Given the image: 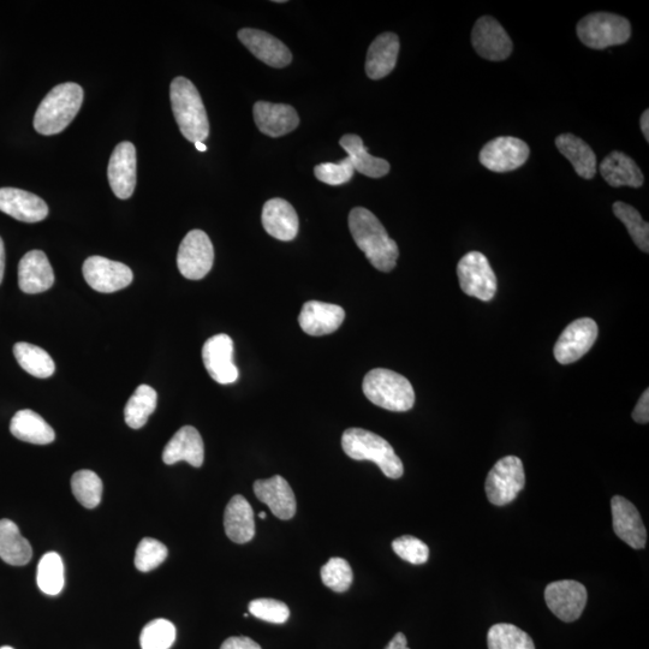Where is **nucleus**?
<instances>
[{"label":"nucleus","mask_w":649,"mask_h":649,"mask_svg":"<svg viewBox=\"0 0 649 649\" xmlns=\"http://www.w3.org/2000/svg\"><path fill=\"white\" fill-rule=\"evenodd\" d=\"M600 172L604 180L615 188H640L645 182L639 166L622 152L609 154L600 164Z\"/></svg>","instance_id":"nucleus-28"},{"label":"nucleus","mask_w":649,"mask_h":649,"mask_svg":"<svg viewBox=\"0 0 649 649\" xmlns=\"http://www.w3.org/2000/svg\"><path fill=\"white\" fill-rule=\"evenodd\" d=\"M531 150L525 141L512 136H502L488 142L480 152V163L486 169L499 172L515 171L525 165Z\"/></svg>","instance_id":"nucleus-12"},{"label":"nucleus","mask_w":649,"mask_h":649,"mask_svg":"<svg viewBox=\"0 0 649 649\" xmlns=\"http://www.w3.org/2000/svg\"><path fill=\"white\" fill-rule=\"evenodd\" d=\"M321 580L333 592H347L353 583L354 574L350 564L343 558L333 557L321 568Z\"/></svg>","instance_id":"nucleus-40"},{"label":"nucleus","mask_w":649,"mask_h":649,"mask_svg":"<svg viewBox=\"0 0 649 649\" xmlns=\"http://www.w3.org/2000/svg\"><path fill=\"white\" fill-rule=\"evenodd\" d=\"M14 355L19 365L35 378L47 379L56 371L55 361L37 345L20 342L14 347Z\"/></svg>","instance_id":"nucleus-33"},{"label":"nucleus","mask_w":649,"mask_h":649,"mask_svg":"<svg viewBox=\"0 0 649 649\" xmlns=\"http://www.w3.org/2000/svg\"><path fill=\"white\" fill-rule=\"evenodd\" d=\"M349 229L357 247L375 269L381 272L395 269L400 250L371 211L363 207L354 208L349 214Z\"/></svg>","instance_id":"nucleus-1"},{"label":"nucleus","mask_w":649,"mask_h":649,"mask_svg":"<svg viewBox=\"0 0 649 649\" xmlns=\"http://www.w3.org/2000/svg\"><path fill=\"white\" fill-rule=\"evenodd\" d=\"M0 211L23 223H39L49 216L43 199L17 188H0Z\"/></svg>","instance_id":"nucleus-20"},{"label":"nucleus","mask_w":649,"mask_h":649,"mask_svg":"<svg viewBox=\"0 0 649 649\" xmlns=\"http://www.w3.org/2000/svg\"><path fill=\"white\" fill-rule=\"evenodd\" d=\"M488 649H535L532 637L516 625L500 623L488 631Z\"/></svg>","instance_id":"nucleus-36"},{"label":"nucleus","mask_w":649,"mask_h":649,"mask_svg":"<svg viewBox=\"0 0 649 649\" xmlns=\"http://www.w3.org/2000/svg\"><path fill=\"white\" fill-rule=\"evenodd\" d=\"M526 485L525 468L520 458L506 456L494 464L488 473L485 490L493 505L503 506L514 502Z\"/></svg>","instance_id":"nucleus-7"},{"label":"nucleus","mask_w":649,"mask_h":649,"mask_svg":"<svg viewBox=\"0 0 649 649\" xmlns=\"http://www.w3.org/2000/svg\"><path fill=\"white\" fill-rule=\"evenodd\" d=\"M615 216L627 228L629 235L633 238L634 243L642 252H649V225L642 219L639 211L633 206L618 201L612 207Z\"/></svg>","instance_id":"nucleus-38"},{"label":"nucleus","mask_w":649,"mask_h":649,"mask_svg":"<svg viewBox=\"0 0 649 649\" xmlns=\"http://www.w3.org/2000/svg\"><path fill=\"white\" fill-rule=\"evenodd\" d=\"M136 148L124 141L113 151L107 169L110 187L118 199L132 198L136 187Z\"/></svg>","instance_id":"nucleus-16"},{"label":"nucleus","mask_w":649,"mask_h":649,"mask_svg":"<svg viewBox=\"0 0 649 649\" xmlns=\"http://www.w3.org/2000/svg\"><path fill=\"white\" fill-rule=\"evenodd\" d=\"M583 45L594 50L627 43L631 37V26L622 16L609 13H594L583 17L576 28Z\"/></svg>","instance_id":"nucleus-6"},{"label":"nucleus","mask_w":649,"mask_h":649,"mask_svg":"<svg viewBox=\"0 0 649 649\" xmlns=\"http://www.w3.org/2000/svg\"><path fill=\"white\" fill-rule=\"evenodd\" d=\"M386 649H410L408 647L407 637L402 633H398L387 645Z\"/></svg>","instance_id":"nucleus-47"},{"label":"nucleus","mask_w":649,"mask_h":649,"mask_svg":"<svg viewBox=\"0 0 649 649\" xmlns=\"http://www.w3.org/2000/svg\"><path fill=\"white\" fill-rule=\"evenodd\" d=\"M238 39L259 59L272 68H285L293 61V55L281 40L259 29L244 28L238 32Z\"/></svg>","instance_id":"nucleus-18"},{"label":"nucleus","mask_w":649,"mask_h":649,"mask_svg":"<svg viewBox=\"0 0 649 649\" xmlns=\"http://www.w3.org/2000/svg\"><path fill=\"white\" fill-rule=\"evenodd\" d=\"M249 612L261 621L283 624L290 617V610L282 601L275 599H256L249 604Z\"/></svg>","instance_id":"nucleus-43"},{"label":"nucleus","mask_w":649,"mask_h":649,"mask_svg":"<svg viewBox=\"0 0 649 649\" xmlns=\"http://www.w3.org/2000/svg\"><path fill=\"white\" fill-rule=\"evenodd\" d=\"M587 589L582 583L563 580L551 583L545 589V600L553 615L563 622H575L587 605Z\"/></svg>","instance_id":"nucleus-13"},{"label":"nucleus","mask_w":649,"mask_h":649,"mask_svg":"<svg viewBox=\"0 0 649 649\" xmlns=\"http://www.w3.org/2000/svg\"><path fill=\"white\" fill-rule=\"evenodd\" d=\"M457 277L464 294L484 302L493 300L498 282L486 256L470 252L463 256L457 266Z\"/></svg>","instance_id":"nucleus-8"},{"label":"nucleus","mask_w":649,"mask_h":649,"mask_svg":"<svg viewBox=\"0 0 649 649\" xmlns=\"http://www.w3.org/2000/svg\"><path fill=\"white\" fill-rule=\"evenodd\" d=\"M234 351V341L225 333L207 339L202 348L206 371L220 385L234 384L240 377L234 362Z\"/></svg>","instance_id":"nucleus-14"},{"label":"nucleus","mask_w":649,"mask_h":649,"mask_svg":"<svg viewBox=\"0 0 649 649\" xmlns=\"http://www.w3.org/2000/svg\"><path fill=\"white\" fill-rule=\"evenodd\" d=\"M71 490L81 505L94 509L103 497V482L92 470H79L71 478Z\"/></svg>","instance_id":"nucleus-37"},{"label":"nucleus","mask_w":649,"mask_h":649,"mask_svg":"<svg viewBox=\"0 0 649 649\" xmlns=\"http://www.w3.org/2000/svg\"><path fill=\"white\" fill-rule=\"evenodd\" d=\"M640 125H641L642 134L643 136H645V139L648 142L649 141V111L648 110L642 113L640 119Z\"/></svg>","instance_id":"nucleus-48"},{"label":"nucleus","mask_w":649,"mask_h":649,"mask_svg":"<svg viewBox=\"0 0 649 649\" xmlns=\"http://www.w3.org/2000/svg\"><path fill=\"white\" fill-rule=\"evenodd\" d=\"M344 319L345 312L342 307L332 303L309 301L302 307L299 323L307 335L320 337L336 332Z\"/></svg>","instance_id":"nucleus-22"},{"label":"nucleus","mask_w":649,"mask_h":649,"mask_svg":"<svg viewBox=\"0 0 649 649\" xmlns=\"http://www.w3.org/2000/svg\"><path fill=\"white\" fill-rule=\"evenodd\" d=\"M205 460V446L200 433L192 426H184L171 438L163 452L165 464H176L186 461L195 468H200Z\"/></svg>","instance_id":"nucleus-25"},{"label":"nucleus","mask_w":649,"mask_h":649,"mask_svg":"<svg viewBox=\"0 0 649 649\" xmlns=\"http://www.w3.org/2000/svg\"><path fill=\"white\" fill-rule=\"evenodd\" d=\"M170 99L178 128L189 142H204L210 136L206 107L198 88L186 77L171 82Z\"/></svg>","instance_id":"nucleus-3"},{"label":"nucleus","mask_w":649,"mask_h":649,"mask_svg":"<svg viewBox=\"0 0 649 649\" xmlns=\"http://www.w3.org/2000/svg\"><path fill=\"white\" fill-rule=\"evenodd\" d=\"M38 586L47 595H58L64 588V564L56 552H49L38 565Z\"/></svg>","instance_id":"nucleus-35"},{"label":"nucleus","mask_w":649,"mask_h":649,"mask_svg":"<svg viewBox=\"0 0 649 649\" xmlns=\"http://www.w3.org/2000/svg\"><path fill=\"white\" fill-rule=\"evenodd\" d=\"M168 555V547L163 543L153 538H145L136 550L135 567L142 573H150L162 565Z\"/></svg>","instance_id":"nucleus-41"},{"label":"nucleus","mask_w":649,"mask_h":649,"mask_svg":"<svg viewBox=\"0 0 649 649\" xmlns=\"http://www.w3.org/2000/svg\"><path fill=\"white\" fill-rule=\"evenodd\" d=\"M32 557V546L22 537L16 523L8 518L0 520V558L14 567H22L31 562Z\"/></svg>","instance_id":"nucleus-31"},{"label":"nucleus","mask_w":649,"mask_h":649,"mask_svg":"<svg viewBox=\"0 0 649 649\" xmlns=\"http://www.w3.org/2000/svg\"><path fill=\"white\" fill-rule=\"evenodd\" d=\"M176 640L175 625L166 619H154L140 636L142 649H170Z\"/></svg>","instance_id":"nucleus-39"},{"label":"nucleus","mask_w":649,"mask_h":649,"mask_svg":"<svg viewBox=\"0 0 649 649\" xmlns=\"http://www.w3.org/2000/svg\"><path fill=\"white\" fill-rule=\"evenodd\" d=\"M400 39L394 33L380 34L369 46L366 58V74L371 80H381L396 68Z\"/></svg>","instance_id":"nucleus-26"},{"label":"nucleus","mask_w":649,"mask_h":649,"mask_svg":"<svg viewBox=\"0 0 649 649\" xmlns=\"http://www.w3.org/2000/svg\"><path fill=\"white\" fill-rule=\"evenodd\" d=\"M10 432L22 442L47 445L55 442L56 433L47 422L33 410L17 412L11 420Z\"/></svg>","instance_id":"nucleus-29"},{"label":"nucleus","mask_w":649,"mask_h":649,"mask_svg":"<svg viewBox=\"0 0 649 649\" xmlns=\"http://www.w3.org/2000/svg\"><path fill=\"white\" fill-rule=\"evenodd\" d=\"M55 273L49 259L41 250L27 253L19 264V285L23 293L40 294L52 288Z\"/></svg>","instance_id":"nucleus-23"},{"label":"nucleus","mask_w":649,"mask_h":649,"mask_svg":"<svg viewBox=\"0 0 649 649\" xmlns=\"http://www.w3.org/2000/svg\"><path fill=\"white\" fill-rule=\"evenodd\" d=\"M0 649H14V648H13V647H8V646H7V647H2V648H0Z\"/></svg>","instance_id":"nucleus-52"},{"label":"nucleus","mask_w":649,"mask_h":649,"mask_svg":"<svg viewBox=\"0 0 649 649\" xmlns=\"http://www.w3.org/2000/svg\"><path fill=\"white\" fill-rule=\"evenodd\" d=\"M158 395L153 387L140 385L129 398L124 409V419L133 430H140L157 408Z\"/></svg>","instance_id":"nucleus-34"},{"label":"nucleus","mask_w":649,"mask_h":649,"mask_svg":"<svg viewBox=\"0 0 649 649\" xmlns=\"http://www.w3.org/2000/svg\"><path fill=\"white\" fill-rule=\"evenodd\" d=\"M633 419L637 424L647 425L649 422V390H645L637 402L633 412Z\"/></svg>","instance_id":"nucleus-45"},{"label":"nucleus","mask_w":649,"mask_h":649,"mask_svg":"<svg viewBox=\"0 0 649 649\" xmlns=\"http://www.w3.org/2000/svg\"><path fill=\"white\" fill-rule=\"evenodd\" d=\"M342 448L355 461L377 464L387 478L400 479L404 473L401 458L387 440L362 428H349L343 433Z\"/></svg>","instance_id":"nucleus-4"},{"label":"nucleus","mask_w":649,"mask_h":649,"mask_svg":"<svg viewBox=\"0 0 649 649\" xmlns=\"http://www.w3.org/2000/svg\"><path fill=\"white\" fill-rule=\"evenodd\" d=\"M261 222L267 234L279 241H293L299 234V217L287 200L275 198L267 201Z\"/></svg>","instance_id":"nucleus-24"},{"label":"nucleus","mask_w":649,"mask_h":649,"mask_svg":"<svg viewBox=\"0 0 649 649\" xmlns=\"http://www.w3.org/2000/svg\"><path fill=\"white\" fill-rule=\"evenodd\" d=\"M214 249L210 237L202 230H192L183 238L177 254L181 275L190 281H200L212 270Z\"/></svg>","instance_id":"nucleus-9"},{"label":"nucleus","mask_w":649,"mask_h":649,"mask_svg":"<svg viewBox=\"0 0 649 649\" xmlns=\"http://www.w3.org/2000/svg\"><path fill=\"white\" fill-rule=\"evenodd\" d=\"M5 271V247L2 237H0V284L3 282Z\"/></svg>","instance_id":"nucleus-49"},{"label":"nucleus","mask_w":649,"mask_h":649,"mask_svg":"<svg viewBox=\"0 0 649 649\" xmlns=\"http://www.w3.org/2000/svg\"><path fill=\"white\" fill-rule=\"evenodd\" d=\"M83 276L93 290L101 294H112L129 287L133 282V271L127 265L117 263L103 256H91L82 267Z\"/></svg>","instance_id":"nucleus-10"},{"label":"nucleus","mask_w":649,"mask_h":649,"mask_svg":"<svg viewBox=\"0 0 649 649\" xmlns=\"http://www.w3.org/2000/svg\"><path fill=\"white\" fill-rule=\"evenodd\" d=\"M339 145L348 153L355 171L369 178H381L389 174L391 166L385 159L371 156L363 140L355 134L344 135Z\"/></svg>","instance_id":"nucleus-32"},{"label":"nucleus","mask_w":649,"mask_h":649,"mask_svg":"<svg viewBox=\"0 0 649 649\" xmlns=\"http://www.w3.org/2000/svg\"><path fill=\"white\" fill-rule=\"evenodd\" d=\"M613 531L631 549L642 550L647 544V531L636 506L623 497L611 500Z\"/></svg>","instance_id":"nucleus-17"},{"label":"nucleus","mask_w":649,"mask_h":649,"mask_svg":"<svg viewBox=\"0 0 649 649\" xmlns=\"http://www.w3.org/2000/svg\"><path fill=\"white\" fill-rule=\"evenodd\" d=\"M225 533L236 544H246L254 538V511L248 500L235 496L226 506L224 514Z\"/></svg>","instance_id":"nucleus-27"},{"label":"nucleus","mask_w":649,"mask_h":649,"mask_svg":"<svg viewBox=\"0 0 649 649\" xmlns=\"http://www.w3.org/2000/svg\"><path fill=\"white\" fill-rule=\"evenodd\" d=\"M254 493L260 502L265 503L279 520H291L296 514V498L289 482L276 475L271 479L258 480L254 484Z\"/></svg>","instance_id":"nucleus-21"},{"label":"nucleus","mask_w":649,"mask_h":649,"mask_svg":"<svg viewBox=\"0 0 649 649\" xmlns=\"http://www.w3.org/2000/svg\"><path fill=\"white\" fill-rule=\"evenodd\" d=\"M556 146L574 166L577 175L592 180L597 174V156L585 141L573 134H563L556 139Z\"/></svg>","instance_id":"nucleus-30"},{"label":"nucleus","mask_w":649,"mask_h":649,"mask_svg":"<svg viewBox=\"0 0 649 649\" xmlns=\"http://www.w3.org/2000/svg\"><path fill=\"white\" fill-rule=\"evenodd\" d=\"M259 517L261 518V520H265V518H266V512L261 511L260 514H259Z\"/></svg>","instance_id":"nucleus-51"},{"label":"nucleus","mask_w":649,"mask_h":649,"mask_svg":"<svg viewBox=\"0 0 649 649\" xmlns=\"http://www.w3.org/2000/svg\"><path fill=\"white\" fill-rule=\"evenodd\" d=\"M392 549H394L396 555L407 561L410 564L422 565L428 561L430 558V549L418 538L406 537L398 538L392 543Z\"/></svg>","instance_id":"nucleus-44"},{"label":"nucleus","mask_w":649,"mask_h":649,"mask_svg":"<svg viewBox=\"0 0 649 649\" xmlns=\"http://www.w3.org/2000/svg\"><path fill=\"white\" fill-rule=\"evenodd\" d=\"M362 390L369 402L389 412H408L415 404L413 385L406 377L390 369L369 371L363 379Z\"/></svg>","instance_id":"nucleus-5"},{"label":"nucleus","mask_w":649,"mask_h":649,"mask_svg":"<svg viewBox=\"0 0 649 649\" xmlns=\"http://www.w3.org/2000/svg\"><path fill=\"white\" fill-rule=\"evenodd\" d=\"M598 325L591 318L573 321L558 338L553 349L556 360L561 365H570L582 359L592 349L598 338Z\"/></svg>","instance_id":"nucleus-11"},{"label":"nucleus","mask_w":649,"mask_h":649,"mask_svg":"<svg viewBox=\"0 0 649 649\" xmlns=\"http://www.w3.org/2000/svg\"><path fill=\"white\" fill-rule=\"evenodd\" d=\"M355 169L349 157L344 158L338 164L324 163L315 166L314 175L320 182L329 186H342L354 177Z\"/></svg>","instance_id":"nucleus-42"},{"label":"nucleus","mask_w":649,"mask_h":649,"mask_svg":"<svg viewBox=\"0 0 649 649\" xmlns=\"http://www.w3.org/2000/svg\"><path fill=\"white\" fill-rule=\"evenodd\" d=\"M83 103V89L74 82L62 83L41 101L34 116V129L41 135L62 133L74 121Z\"/></svg>","instance_id":"nucleus-2"},{"label":"nucleus","mask_w":649,"mask_h":649,"mask_svg":"<svg viewBox=\"0 0 649 649\" xmlns=\"http://www.w3.org/2000/svg\"><path fill=\"white\" fill-rule=\"evenodd\" d=\"M254 121L261 133L281 138L299 127L300 117L293 106L258 101L254 105Z\"/></svg>","instance_id":"nucleus-19"},{"label":"nucleus","mask_w":649,"mask_h":649,"mask_svg":"<svg viewBox=\"0 0 649 649\" xmlns=\"http://www.w3.org/2000/svg\"><path fill=\"white\" fill-rule=\"evenodd\" d=\"M195 147L196 150L200 152H206L207 151V146L204 144V142H195Z\"/></svg>","instance_id":"nucleus-50"},{"label":"nucleus","mask_w":649,"mask_h":649,"mask_svg":"<svg viewBox=\"0 0 649 649\" xmlns=\"http://www.w3.org/2000/svg\"><path fill=\"white\" fill-rule=\"evenodd\" d=\"M472 43L480 57L492 62L505 61L512 52V41L509 34L491 16H484L476 21L472 33Z\"/></svg>","instance_id":"nucleus-15"},{"label":"nucleus","mask_w":649,"mask_h":649,"mask_svg":"<svg viewBox=\"0 0 649 649\" xmlns=\"http://www.w3.org/2000/svg\"><path fill=\"white\" fill-rule=\"evenodd\" d=\"M220 649H263L259 643H256L247 636L229 637Z\"/></svg>","instance_id":"nucleus-46"}]
</instances>
